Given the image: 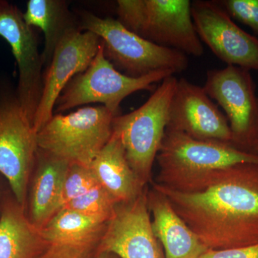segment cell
Returning <instances> with one entry per match:
<instances>
[{
    "mask_svg": "<svg viewBox=\"0 0 258 258\" xmlns=\"http://www.w3.org/2000/svg\"><path fill=\"white\" fill-rule=\"evenodd\" d=\"M98 184L99 183L89 167L75 163L70 164L62 190V208Z\"/></svg>",
    "mask_w": 258,
    "mask_h": 258,
    "instance_id": "obj_22",
    "label": "cell"
},
{
    "mask_svg": "<svg viewBox=\"0 0 258 258\" xmlns=\"http://www.w3.org/2000/svg\"><path fill=\"white\" fill-rule=\"evenodd\" d=\"M106 223V220L100 217L62 208L40 232L50 245H85L93 244Z\"/></svg>",
    "mask_w": 258,
    "mask_h": 258,
    "instance_id": "obj_20",
    "label": "cell"
},
{
    "mask_svg": "<svg viewBox=\"0 0 258 258\" xmlns=\"http://www.w3.org/2000/svg\"><path fill=\"white\" fill-rule=\"evenodd\" d=\"M191 16L202 42L220 60L258 71V38L236 25L217 0L193 1Z\"/></svg>",
    "mask_w": 258,
    "mask_h": 258,
    "instance_id": "obj_11",
    "label": "cell"
},
{
    "mask_svg": "<svg viewBox=\"0 0 258 258\" xmlns=\"http://www.w3.org/2000/svg\"><path fill=\"white\" fill-rule=\"evenodd\" d=\"M148 203L153 230L164 249V258H200L209 250L164 195L154 189Z\"/></svg>",
    "mask_w": 258,
    "mask_h": 258,
    "instance_id": "obj_15",
    "label": "cell"
},
{
    "mask_svg": "<svg viewBox=\"0 0 258 258\" xmlns=\"http://www.w3.org/2000/svg\"><path fill=\"white\" fill-rule=\"evenodd\" d=\"M232 20L247 25L258 35V0H217Z\"/></svg>",
    "mask_w": 258,
    "mask_h": 258,
    "instance_id": "obj_23",
    "label": "cell"
},
{
    "mask_svg": "<svg viewBox=\"0 0 258 258\" xmlns=\"http://www.w3.org/2000/svg\"><path fill=\"white\" fill-rule=\"evenodd\" d=\"M157 159L160 169L157 184L169 188L217 169L240 164L258 165V154L244 152L225 142L200 140L166 129Z\"/></svg>",
    "mask_w": 258,
    "mask_h": 258,
    "instance_id": "obj_6",
    "label": "cell"
},
{
    "mask_svg": "<svg viewBox=\"0 0 258 258\" xmlns=\"http://www.w3.org/2000/svg\"><path fill=\"white\" fill-rule=\"evenodd\" d=\"M99 249L120 258H164L153 230L144 190L132 201L117 204L107 222Z\"/></svg>",
    "mask_w": 258,
    "mask_h": 258,
    "instance_id": "obj_12",
    "label": "cell"
},
{
    "mask_svg": "<svg viewBox=\"0 0 258 258\" xmlns=\"http://www.w3.org/2000/svg\"><path fill=\"white\" fill-rule=\"evenodd\" d=\"M42 240L40 230L24 215L21 205H5L0 217V258H33Z\"/></svg>",
    "mask_w": 258,
    "mask_h": 258,
    "instance_id": "obj_19",
    "label": "cell"
},
{
    "mask_svg": "<svg viewBox=\"0 0 258 258\" xmlns=\"http://www.w3.org/2000/svg\"><path fill=\"white\" fill-rule=\"evenodd\" d=\"M0 36L11 47L18 68L16 95L24 114L33 125L43 89L41 54L33 29L17 7L0 1Z\"/></svg>",
    "mask_w": 258,
    "mask_h": 258,
    "instance_id": "obj_10",
    "label": "cell"
},
{
    "mask_svg": "<svg viewBox=\"0 0 258 258\" xmlns=\"http://www.w3.org/2000/svg\"><path fill=\"white\" fill-rule=\"evenodd\" d=\"M257 154H258V147H257Z\"/></svg>",
    "mask_w": 258,
    "mask_h": 258,
    "instance_id": "obj_27",
    "label": "cell"
},
{
    "mask_svg": "<svg viewBox=\"0 0 258 258\" xmlns=\"http://www.w3.org/2000/svg\"><path fill=\"white\" fill-rule=\"evenodd\" d=\"M81 30L101 39L105 55L118 71L139 78L158 71L181 73L189 66L186 55L174 49L159 46L125 28L118 20L101 18L83 12Z\"/></svg>",
    "mask_w": 258,
    "mask_h": 258,
    "instance_id": "obj_3",
    "label": "cell"
},
{
    "mask_svg": "<svg viewBox=\"0 0 258 258\" xmlns=\"http://www.w3.org/2000/svg\"><path fill=\"white\" fill-rule=\"evenodd\" d=\"M91 244L85 245H50V248L40 258H88Z\"/></svg>",
    "mask_w": 258,
    "mask_h": 258,
    "instance_id": "obj_24",
    "label": "cell"
},
{
    "mask_svg": "<svg viewBox=\"0 0 258 258\" xmlns=\"http://www.w3.org/2000/svg\"><path fill=\"white\" fill-rule=\"evenodd\" d=\"M173 75L170 71H158L133 78L122 74L107 59L101 42L88 69L68 83L57 98L54 110L61 113L76 106L98 103L118 116L120 103L126 97L137 91L151 90L154 83Z\"/></svg>",
    "mask_w": 258,
    "mask_h": 258,
    "instance_id": "obj_7",
    "label": "cell"
},
{
    "mask_svg": "<svg viewBox=\"0 0 258 258\" xmlns=\"http://www.w3.org/2000/svg\"><path fill=\"white\" fill-rule=\"evenodd\" d=\"M96 258H112L109 255V253H106V252H100L99 255Z\"/></svg>",
    "mask_w": 258,
    "mask_h": 258,
    "instance_id": "obj_26",
    "label": "cell"
},
{
    "mask_svg": "<svg viewBox=\"0 0 258 258\" xmlns=\"http://www.w3.org/2000/svg\"><path fill=\"white\" fill-rule=\"evenodd\" d=\"M24 21L31 28H38L44 34L45 43L41 53L46 70L57 45L70 32L78 30L66 2L62 0H30Z\"/></svg>",
    "mask_w": 258,
    "mask_h": 258,
    "instance_id": "obj_18",
    "label": "cell"
},
{
    "mask_svg": "<svg viewBox=\"0 0 258 258\" xmlns=\"http://www.w3.org/2000/svg\"><path fill=\"white\" fill-rule=\"evenodd\" d=\"M177 81L174 76L166 78L138 109L113 119V132L121 139L129 166L144 186L150 180L153 164L165 137Z\"/></svg>",
    "mask_w": 258,
    "mask_h": 258,
    "instance_id": "obj_4",
    "label": "cell"
},
{
    "mask_svg": "<svg viewBox=\"0 0 258 258\" xmlns=\"http://www.w3.org/2000/svg\"><path fill=\"white\" fill-rule=\"evenodd\" d=\"M203 88L225 111L232 145L257 154L258 98L250 71L235 66L210 70Z\"/></svg>",
    "mask_w": 258,
    "mask_h": 258,
    "instance_id": "obj_8",
    "label": "cell"
},
{
    "mask_svg": "<svg viewBox=\"0 0 258 258\" xmlns=\"http://www.w3.org/2000/svg\"><path fill=\"white\" fill-rule=\"evenodd\" d=\"M88 167L118 204L132 201L144 191L129 166L121 139L115 132Z\"/></svg>",
    "mask_w": 258,
    "mask_h": 258,
    "instance_id": "obj_16",
    "label": "cell"
},
{
    "mask_svg": "<svg viewBox=\"0 0 258 258\" xmlns=\"http://www.w3.org/2000/svg\"><path fill=\"white\" fill-rule=\"evenodd\" d=\"M200 258H258V244L238 248L208 250Z\"/></svg>",
    "mask_w": 258,
    "mask_h": 258,
    "instance_id": "obj_25",
    "label": "cell"
},
{
    "mask_svg": "<svg viewBox=\"0 0 258 258\" xmlns=\"http://www.w3.org/2000/svg\"><path fill=\"white\" fill-rule=\"evenodd\" d=\"M115 117L103 106L52 115L37 132V146L54 157L89 166L113 134Z\"/></svg>",
    "mask_w": 258,
    "mask_h": 258,
    "instance_id": "obj_5",
    "label": "cell"
},
{
    "mask_svg": "<svg viewBox=\"0 0 258 258\" xmlns=\"http://www.w3.org/2000/svg\"><path fill=\"white\" fill-rule=\"evenodd\" d=\"M40 161L31 193L33 225L45 226L62 209V190L71 163L38 149Z\"/></svg>",
    "mask_w": 258,
    "mask_h": 258,
    "instance_id": "obj_17",
    "label": "cell"
},
{
    "mask_svg": "<svg viewBox=\"0 0 258 258\" xmlns=\"http://www.w3.org/2000/svg\"><path fill=\"white\" fill-rule=\"evenodd\" d=\"M37 133L29 121L16 92L0 89V173L17 203L23 208L29 176L37 157Z\"/></svg>",
    "mask_w": 258,
    "mask_h": 258,
    "instance_id": "obj_9",
    "label": "cell"
},
{
    "mask_svg": "<svg viewBox=\"0 0 258 258\" xmlns=\"http://www.w3.org/2000/svg\"><path fill=\"white\" fill-rule=\"evenodd\" d=\"M101 44L96 34L78 29L57 45L44 73L41 99L33 122L37 133L52 118L56 101L68 83L88 69Z\"/></svg>",
    "mask_w": 258,
    "mask_h": 258,
    "instance_id": "obj_13",
    "label": "cell"
},
{
    "mask_svg": "<svg viewBox=\"0 0 258 258\" xmlns=\"http://www.w3.org/2000/svg\"><path fill=\"white\" fill-rule=\"evenodd\" d=\"M117 13L125 28L156 45L195 57L204 54L189 0H118Z\"/></svg>",
    "mask_w": 258,
    "mask_h": 258,
    "instance_id": "obj_2",
    "label": "cell"
},
{
    "mask_svg": "<svg viewBox=\"0 0 258 258\" xmlns=\"http://www.w3.org/2000/svg\"><path fill=\"white\" fill-rule=\"evenodd\" d=\"M154 189L209 250L258 244L257 164H237Z\"/></svg>",
    "mask_w": 258,
    "mask_h": 258,
    "instance_id": "obj_1",
    "label": "cell"
},
{
    "mask_svg": "<svg viewBox=\"0 0 258 258\" xmlns=\"http://www.w3.org/2000/svg\"><path fill=\"white\" fill-rule=\"evenodd\" d=\"M117 204L106 190L101 184H98L87 192L71 200L62 208L100 217L108 222L113 215Z\"/></svg>",
    "mask_w": 258,
    "mask_h": 258,
    "instance_id": "obj_21",
    "label": "cell"
},
{
    "mask_svg": "<svg viewBox=\"0 0 258 258\" xmlns=\"http://www.w3.org/2000/svg\"><path fill=\"white\" fill-rule=\"evenodd\" d=\"M166 130L200 140L232 144L228 120L204 90L185 79L178 80L169 108Z\"/></svg>",
    "mask_w": 258,
    "mask_h": 258,
    "instance_id": "obj_14",
    "label": "cell"
}]
</instances>
